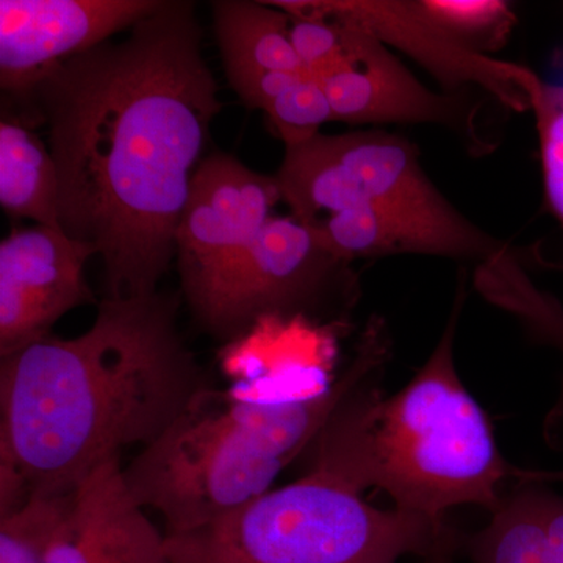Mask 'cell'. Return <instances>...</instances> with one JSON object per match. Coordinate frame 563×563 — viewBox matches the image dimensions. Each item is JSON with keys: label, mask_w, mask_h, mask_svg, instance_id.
<instances>
[{"label": "cell", "mask_w": 563, "mask_h": 563, "mask_svg": "<svg viewBox=\"0 0 563 563\" xmlns=\"http://www.w3.org/2000/svg\"><path fill=\"white\" fill-rule=\"evenodd\" d=\"M16 103L14 117L47 125L63 232L102 258L106 298L157 292L222 109L195 3L158 0L120 43L63 62Z\"/></svg>", "instance_id": "6da1fadb"}, {"label": "cell", "mask_w": 563, "mask_h": 563, "mask_svg": "<svg viewBox=\"0 0 563 563\" xmlns=\"http://www.w3.org/2000/svg\"><path fill=\"white\" fill-rule=\"evenodd\" d=\"M179 299L103 298L76 339L49 333L3 355L0 454L31 495H66L132 444L150 446L207 387L177 331Z\"/></svg>", "instance_id": "7a4b0ae2"}, {"label": "cell", "mask_w": 563, "mask_h": 563, "mask_svg": "<svg viewBox=\"0 0 563 563\" xmlns=\"http://www.w3.org/2000/svg\"><path fill=\"white\" fill-rule=\"evenodd\" d=\"M463 299L461 280L442 339L402 390L384 398L363 383L314 440L313 470L362 493L383 490L395 509L437 529H448L444 517L454 507L473 504L495 512L514 468L455 369Z\"/></svg>", "instance_id": "3957f363"}, {"label": "cell", "mask_w": 563, "mask_h": 563, "mask_svg": "<svg viewBox=\"0 0 563 563\" xmlns=\"http://www.w3.org/2000/svg\"><path fill=\"white\" fill-rule=\"evenodd\" d=\"M385 333L369 322L346 373L301 398L261 401L207 385L180 417L124 470L143 509L176 536L258 498L309 444L355 388L385 361Z\"/></svg>", "instance_id": "277c9868"}, {"label": "cell", "mask_w": 563, "mask_h": 563, "mask_svg": "<svg viewBox=\"0 0 563 563\" xmlns=\"http://www.w3.org/2000/svg\"><path fill=\"white\" fill-rule=\"evenodd\" d=\"M165 537L169 563H396L451 553L454 542L448 529L374 507L313 468L201 528Z\"/></svg>", "instance_id": "5b68a950"}, {"label": "cell", "mask_w": 563, "mask_h": 563, "mask_svg": "<svg viewBox=\"0 0 563 563\" xmlns=\"http://www.w3.org/2000/svg\"><path fill=\"white\" fill-rule=\"evenodd\" d=\"M276 179L282 201L306 225L354 207L391 210L448 228L472 224L426 176L415 144L393 133H318L285 147Z\"/></svg>", "instance_id": "8992f818"}, {"label": "cell", "mask_w": 563, "mask_h": 563, "mask_svg": "<svg viewBox=\"0 0 563 563\" xmlns=\"http://www.w3.org/2000/svg\"><path fill=\"white\" fill-rule=\"evenodd\" d=\"M332 291L357 295L351 263L321 246L309 225L273 217L190 306L207 331L229 339L265 318L313 312Z\"/></svg>", "instance_id": "52a82bcc"}, {"label": "cell", "mask_w": 563, "mask_h": 563, "mask_svg": "<svg viewBox=\"0 0 563 563\" xmlns=\"http://www.w3.org/2000/svg\"><path fill=\"white\" fill-rule=\"evenodd\" d=\"M280 201L276 176L252 172L232 155L214 152L199 163L176 232L188 302L257 239Z\"/></svg>", "instance_id": "ba28073f"}, {"label": "cell", "mask_w": 563, "mask_h": 563, "mask_svg": "<svg viewBox=\"0 0 563 563\" xmlns=\"http://www.w3.org/2000/svg\"><path fill=\"white\" fill-rule=\"evenodd\" d=\"M322 16L342 22L346 36L342 65L318 79L331 102L335 121L352 125H443L461 132L485 150L487 143L477 133L474 103L459 96L439 95L426 87L387 44L354 21L336 14Z\"/></svg>", "instance_id": "9c48e42d"}, {"label": "cell", "mask_w": 563, "mask_h": 563, "mask_svg": "<svg viewBox=\"0 0 563 563\" xmlns=\"http://www.w3.org/2000/svg\"><path fill=\"white\" fill-rule=\"evenodd\" d=\"M298 9L336 14L361 25L388 47L409 55L448 90L476 85L507 109H531L542 80L515 63L487 57L440 27L418 0H292Z\"/></svg>", "instance_id": "30bf717a"}, {"label": "cell", "mask_w": 563, "mask_h": 563, "mask_svg": "<svg viewBox=\"0 0 563 563\" xmlns=\"http://www.w3.org/2000/svg\"><path fill=\"white\" fill-rule=\"evenodd\" d=\"M158 0H0V87L14 102L52 69L110 41Z\"/></svg>", "instance_id": "8fae6325"}, {"label": "cell", "mask_w": 563, "mask_h": 563, "mask_svg": "<svg viewBox=\"0 0 563 563\" xmlns=\"http://www.w3.org/2000/svg\"><path fill=\"white\" fill-rule=\"evenodd\" d=\"M95 247L46 225L14 229L0 243V357L49 335L76 307L96 302L85 280Z\"/></svg>", "instance_id": "7c38bea8"}, {"label": "cell", "mask_w": 563, "mask_h": 563, "mask_svg": "<svg viewBox=\"0 0 563 563\" xmlns=\"http://www.w3.org/2000/svg\"><path fill=\"white\" fill-rule=\"evenodd\" d=\"M46 563H169L166 537L133 499L120 459L102 463L76 488Z\"/></svg>", "instance_id": "4fadbf2b"}, {"label": "cell", "mask_w": 563, "mask_h": 563, "mask_svg": "<svg viewBox=\"0 0 563 563\" xmlns=\"http://www.w3.org/2000/svg\"><path fill=\"white\" fill-rule=\"evenodd\" d=\"M325 250L340 261L418 254L501 263L504 244L472 224L448 228L391 210L354 207L309 225Z\"/></svg>", "instance_id": "5bb4252c"}, {"label": "cell", "mask_w": 563, "mask_h": 563, "mask_svg": "<svg viewBox=\"0 0 563 563\" xmlns=\"http://www.w3.org/2000/svg\"><path fill=\"white\" fill-rule=\"evenodd\" d=\"M521 485L470 540L474 563H563L562 496Z\"/></svg>", "instance_id": "9a60e30c"}, {"label": "cell", "mask_w": 563, "mask_h": 563, "mask_svg": "<svg viewBox=\"0 0 563 563\" xmlns=\"http://www.w3.org/2000/svg\"><path fill=\"white\" fill-rule=\"evenodd\" d=\"M0 206L11 218L63 231L57 166L49 146L11 113L0 121Z\"/></svg>", "instance_id": "2e32d148"}, {"label": "cell", "mask_w": 563, "mask_h": 563, "mask_svg": "<svg viewBox=\"0 0 563 563\" xmlns=\"http://www.w3.org/2000/svg\"><path fill=\"white\" fill-rule=\"evenodd\" d=\"M211 10L225 74L247 69L306 74L292 49L290 14L268 2L247 0H217Z\"/></svg>", "instance_id": "e0dca14e"}, {"label": "cell", "mask_w": 563, "mask_h": 563, "mask_svg": "<svg viewBox=\"0 0 563 563\" xmlns=\"http://www.w3.org/2000/svg\"><path fill=\"white\" fill-rule=\"evenodd\" d=\"M74 492L36 493L20 510L0 518V563H46L52 539L68 512Z\"/></svg>", "instance_id": "ac0fdd59"}, {"label": "cell", "mask_w": 563, "mask_h": 563, "mask_svg": "<svg viewBox=\"0 0 563 563\" xmlns=\"http://www.w3.org/2000/svg\"><path fill=\"white\" fill-rule=\"evenodd\" d=\"M421 10L455 38L477 52L503 46L515 24L503 0H418Z\"/></svg>", "instance_id": "d6986e66"}, {"label": "cell", "mask_w": 563, "mask_h": 563, "mask_svg": "<svg viewBox=\"0 0 563 563\" xmlns=\"http://www.w3.org/2000/svg\"><path fill=\"white\" fill-rule=\"evenodd\" d=\"M263 111L285 147L306 143L321 133L322 125L335 122L331 102L320 81L310 76L296 81Z\"/></svg>", "instance_id": "ffe728a7"}, {"label": "cell", "mask_w": 563, "mask_h": 563, "mask_svg": "<svg viewBox=\"0 0 563 563\" xmlns=\"http://www.w3.org/2000/svg\"><path fill=\"white\" fill-rule=\"evenodd\" d=\"M531 110L539 131L544 195L563 228V84H540Z\"/></svg>", "instance_id": "44dd1931"}, {"label": "cell", "mask_w": 563, "mask_h": 563, "mask_svg": "<svg viewBox=\"0 0 563 563\" xmlns=\"http://www.w3.org/2000/svg\"><path fill=\"white\" fill-rule=\"evenodd\" d=\"M290 40L303 70L321 79L339 68L346 54L342 22L313 13H291Z\"/></svg>", "instance_id": "7402d4cb"}, {"label": "cell", "mask_w": 563, "mask_h": 563, "mask_svg": "<svg viewBox=\"0 0 563 563\" xmlns=\"http://www.w3.org/2000/svg\"><path fill=\"white\" fill-rule=\"evenodd\" d=\"M229 85L251 109L265 110L279 98L282 92L290 90L296 81L307 74L287 73V70H233L225 74Z\"/></svg>", "instance_id": "603a6c76"}, {"label": "cell", "mask_w": 563, "mask_h": 563, "mask_svg": "<svg viewBox=\"0 0 563 563\" xmlns=\"http://www.w3.org/2000/svg\"><path fill=\"white\" fill-rule=\"evenodd\" d=\"M512 477L520 484H563V470L561 472H537V470L512 468Z\"/></svg>", "instance_id": "cb8c5ba5"}, {"label": "cell", "mask_w": 563, "mask_h": 563, "mask_svg": "<svg viewBox=\"0 0 563 563\" xmlns=\"http://www.w3.org/2000/svg\"><path fill=\"white\" fill-rule=\"evenodd\" d=\"M555 335L559 336V340H561L562 347H563V320L561 322V325H559L558 332H555ZM555 417H558V424H562L563 421V390L561 395V401H559L558 407H555L554 410Z\"/></svg>", "instance_id": "d4e9b609"}, {"label": "cell", "mask_w": 563, "mask_h": 563, "mask_svg": "<svg viewBox=\"0 0 563 563\" xmlns=\"http://www.w3.org/2000/svg\"><path fill=\"white\" fill-rule=\"evenodd\" d=\"M426 563H451L450 553L433 555V558H429Z\"/></svg>", "instance_id": "484cf974"}]
</instances>
